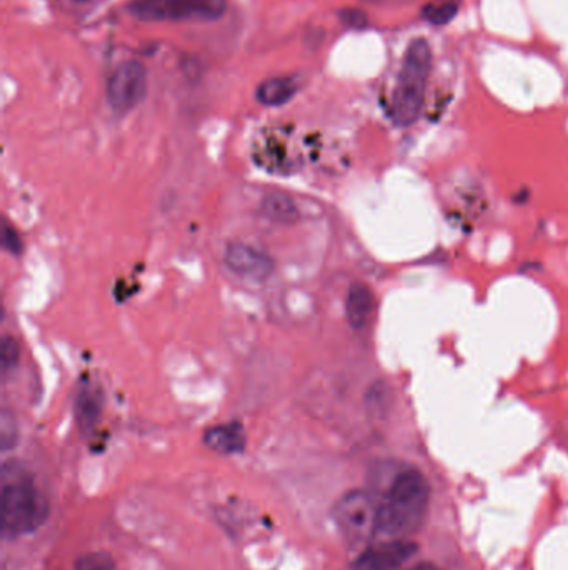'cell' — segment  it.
Instances as JSON below:
<instances>
[{"label":"cell","instance_id":"obj_1","mask_svg":"<svg viewBox=\"0 0 568 570\" xmlns=\"http://www.w3.org/2000/svg\"><path fill=\"white\" fill-rule=\"evenodd\" d=\"M50 514L49 500L20 465L9 462L2 469V535L14 540L32 534Z\"/></svg>","mask_w":568,"mask_h":570},{"label":"cell","instance_id":"obj_2","mask_svg":"<svg viewBox=\"0 0 568 570\" xmlns=\"http://www.w3.org/2000/svg\"><path fill=\"white\" fill-rule=\"evenodd\" d=\"M430 487L419 470H405L390 485L379 505L377 532L390 539H404L414 534L424 522L429 509Z\"/></svg>","mask_w":568,"mask_h":570},{"label":"cell","instance_id":"obj_3","mask_svg":"<svg viewBox=\"0 0 568 570\" xmlns=\"http://www.w3.org/2000/svg\"><path fill=\"white\" fill-rule=\"evenodd\" d=\"M432 69V50L425 39H415L405 50L404 62L392 95L395 124L410 125L419 119L425 87Z\"/></svg>","mask_w":568,"mask_h":570},{"label":"cell","instance_id":"obj_4","mask_svg":"<svg viewBox=\"0 0 568 570\" xmlns=\"http://www.w3.org/2000/svg\"><path fill=\"white\" fill-rule=\"evenodd\" d=\"M225 0H134L127 10L142 22L217 20L225 14Z\"/></svg>","mask_w":568,"mask_h":570},{"label":"cell","instance_id":"obj_5","mask_svg":"<svg viewBox=\"0 0 568 570\" xmlns=\"http://www.w3.org/2000/svg\"><path fill=\"white\" fill-rule=\"evenodd\" d=\"M332 515L349 544H367L377 534L379 507L364 490H352L337 500Z\"/></svg>","mask_w":568,"mask_h":570},{"label":"cell","instance_id":"obj_6","mask_svg":"<svg viewBox=\"0 0 568 570\" xmlns=\"http://www.w3.org/2000/svg\"><path fill=\"white\" fill-rule=\"evenodd\" d=\"M147 92V72L139 62H125L110 75L107 100L114 112L127 114L144 100Z\"/></svg>","mask_w":568,"mask_h":570},{"label":"cell","instance_id":"obj_7","mask_svg":"<svg viewBox=\"0 0 568 570\" xmlns=\"http://www.w3.org/2000/svg\"><path fill=\"white\" fill-rule=\"evenodd\" d=\"M417 552L414 542L392 539L384 544L372 545L357 557L352 570H397Z\"/></svg>","mask_w":568,"mask_h":570},{"label":"cell","instance_id":"obj_8","mask_svg":"<svg viewBox=\"0 0 568 570\" xmlns=\"http://www.w3.org/2000/svg\"><path fill=\"white\" fill-rule=\"evenodd\" d=\"M225 264L235 275L252 282H264L275 269L269 255L245 244H230L225 249Z\"/></svg>","mask_w":568,"mask_h":570},{"label":"cell","instance_id":"obj_9","mask_svg":"<svg viewBox=\"0 0 568 570\" xmlns=\"http://www.w3.org/2000/svg\"><path fill=\"white\" fill-rule=\"evenodd\" d=\"M204 444L217 454H240L245 449L244 427L239 422L210 427L205 432Z\"/></svg>","mask_w":568,"mask_h":570},{"label":"cell","instance_id":"obj_10","mask_svg":"<svg viewBox=\"0 0 568 570\" xmlns=\"http://www.w3.org/2000/svg\"><path fill=\"white\" fill-rule=\"evenodd\" d=\"M347 320L354 329H364L374 312V294L365 284H354L347 294Z\"/></svg>","mask_w":568,"mask_h":570},{"label":"cell","instance_id":"obj_11","mask_svg":"<svg viewBox=\"0 0 568 570\" xmlns=\"http://www.w3.org/2000/svg\"><path fill=\"white\" fill-rule=\"evenodd\" d=\"M102 405H104V399L99 390L94 387H84L80 390L75 400V415H77L80 430L84 434H89L99 422Z\"/></svg>","mask_w":568,"mask_h":570},{"label":"cell","instance_id":"obj_12","mask_svg":"<svg viewBox=\"0 0 568 570\" xmlns=\"http://www.w3.org/2000/svg\"><path fill=\"white\" fill-rule=\"evenodd\" d=\"M299 90V84L294 77H280V79L265 80L257 89V99L264 105H282L289 102Z\"/></svg>","mask_w":568,"mask_h":570},{"label":"cell","instance_id":"obj_13","mask_svg":"<svg viewBox=\"0 0 568 570\" xmlns=\"http://www.w3.org/2000/svg\"><path fill=\"white\" fill-rule=\"evenodd\" d=\"M262 212L265 217L277 224H294L299 219V210L294 200L282 192H272L262 202Z\"/></svg>","mask_w":568,"mask_h":570},{"label":"cell","instance_id":"obj_14","mask_svg":"<svg viewBox=\"0 0 568 570\" xmlns=\"http://www.w3.org/2000/svg\"><path fill=\"white\" fill-rule=\"evenodd\" d=\"M457 12H459V4L452 0L442 2V4H430L422 10L424 19L434 25L449 24L450 20L455 19Z\"/></svg>","mask_w":568,"mask_h":570},{"label":"cell","instance_id":"obj_15","mask_svg":"<svg viewBox=\"0 0 568 570\" xmlns=\"http://www.w3.org/2000/svg\"><path fill=\"white\" fill-rule=\"evenodd\" d=\"M74 570H115V562L105 552H92L80 557Z\"/></svg>","mask_w":568,"mask_h":570},{"label":"cell","instance_id":"obj_16","mask_svg":"<svg viewBox=\"0 0 568 570\" xmlns=\"http://www.w3.org/2000/svg\"><path fill=\"white\" fill-rule=\"evenodd\" d=\"M20 347L14 337H4L2 345H0V360H2V369L4 372L14 369L19 364Z\"/></svg>","mask_w":568,"mask_h":570},{"label":"cell","instance_id":"obj_17","mask_svg":"<svg viewBox=\"0 0 568 570\" xmlns=\"http://www.w3.org/2000/svg\"><path fill=\"white\" fill-rule=\"evenodd\" d=\"M0 430H2V447H4V450L10 449V447L15 444V435H17V430H15L14 419L9 417L7 412L2 414V425H0Z\"/></svg>","mask_w":568,"mask_h":570},{"label":"cell","instance_id":"obj_18","mask_svg":"<svg viewBox=\"0 0 568 570\" xmlns=\"http://www.w3.org/2000/svg\"><path fill=\"white\" fill-rule=\"evenodd\" d=\"M4 247L7 250H10L12 254H19L20 250H22V240L19 239V235L15 232L14 229H10L5 225L4 227Z\"/></svg>","mask_w":568,"mask_h":570},{"label":"cell","instance_id":"obj_19","mask_svg":"<svg viewBox=\"0 0 568 570\" xmlns=\"http://www.w3.org/2000/svg\"><path fill=\"white\" fill-rule=\"evenodd\" d=\"M410 570H439L435 567L434 564H430V562H422V564H417L415 567H412Z\"/></svg>","mask_w":568,"mask_h":570},{"label":"cell","instance_id":"obj_20","mask_svg":"<svg viewBox=\"0 0 568 570\" xmlns=\"http://www.w3.org/2000/svg\"><path fill=\"white\" fill-rule=\"evenodd\" d=\"M75 2H85V0H75Z\"/></svg>","mask_w":568,"mask_h":570}]
</instances>
